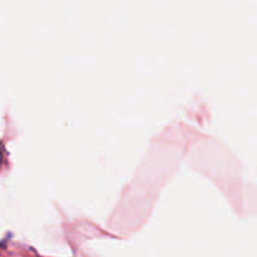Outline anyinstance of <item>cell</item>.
<instances>
[{
	"label": "cell",
	"instance_id": "1",
	"mask_svg": "<svg viewBox=\"0 0 257 257\" xmlns=\"http://www.w3.org/2000/svg\"><path fill=\"white\" fill-rule=\"evenodd\" d=\"M2 161H3V156H2V153H0V165H2Z\"/></svg>",
	"mask_w": 257,
	"mask_h": 257
}]
</instances>
